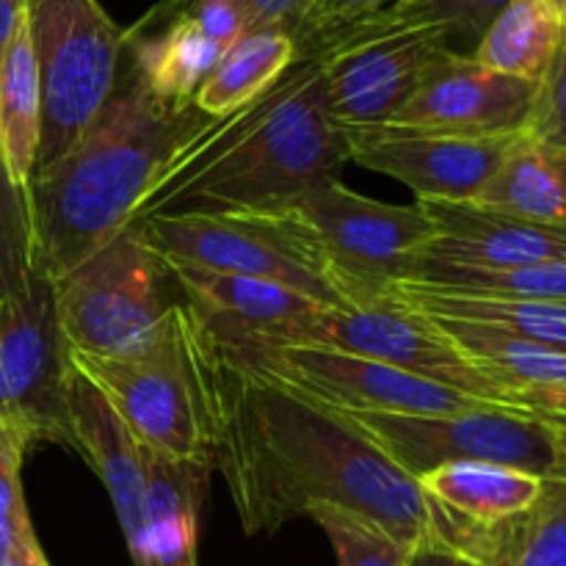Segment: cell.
Here are the masks:
<instances>
[{"mask_svg": "<svg viewBox=\"0 0 566 566\" xmlns=\"http://www.w3.org/2000/svg\"><path fill=\"white\" fill-rule=\"evenodd\" d=\"M144 470L155 566H199V512L213 464L144 451Z\"/></svg>", "mask_w": 566, "mask_h": 566, "instance_id": "21", "label": "cell"}, {"mask_svg": "<svg viewBox=\"0 0 566 566\" xmlns=\"http://www.w3.org/2000/svg\"><path fill=\"white\" fill-rule=\"evenodd\" d=\"M534 97L536 83L490 70L470 53L448 50L387 125L464 138L520 136L528 127Z\"/></svg>", "mask_w": 566, "mask_h": 566, "instance_id": "15", "label": "cell"}, {"mask_svg": "<svg viewBox=\"0 0 566 566\" xmlns=\"http://www.w3.org/2000/svg\"><path fill=\"white\" fill-rule=\"evenodd\" d=\"M346 415L412 479L448 462H490L566 484V418L556 415L509 403L448 415Z\"/></svg>", "mask_w": 566, "mask_h": 566, "instance_id": "5", "label": "cell"}, {"mask_svg": "<svg viewBox=\"0 0 566 566\" xmlns=\"http://www.w3.org/2000/svg\"><path fill=\"white\" fill-rule=\"evenodd\" d=\"M420 3L423 0H307L291 33L296 61H315L359 33L418 20Z\"/></svg>", "mask_w": 566, "mask_h": 566, "instance_id": "29", "label": "cell"}, {"mask_svg": "<svg viewBox=\"0 0 566 566\" xmlns=\"http://www.w3.org/2000/svg\"><path fill=\"white\" fill-rule=\"evenodd\" d=\"M202 381L213 470L249 536L276 534L318 506H343L412 547L442 542L440 506L346 412L254 374L208 332Z\"/></svg>", "mask_w": 566, "mask_h": 566, "instance_id": "1", "label": "cell"}, {"mask_svg": "<svg viewBox=\"0 0 566 566\" xmlns=\"http://www.w3.org/2000/svg\"><path fill=\"white\" fill-rule=\"evenodd\" d=\"M202 352V321L186 302H177L160 335L138 354L103 359L70 352V359L144 451L213 464Z\"/></svg>", "mask_w": 566, "mask_h": 566, "instance_id": "4", "label": "cell"}, {"mask_svg": "<svg viewBox=\"0 0 566 566\" xmlns=\"http://www.w3.org/2000/svg\"><path fill=\"white\" fill-rule=\"evenodd\" d=\"M171 276L136 227L111 238L77 269L55 280V307L72 354L130 357L160 335Z\"/></svg>", "mask_w": 566, "mask_h": 566, "instance_id": "8", "label": "cell"}, {"mask_svg": "<svg viewBox=\"0 0 566 566\" xmlns=\"http://www.w3.org/2000/svg\"><path fill=\"white\" fill-rule=\"evenodd\" d=\"M249 31L293 33L307 0H241Z\"/></svg>", "mask_w": 566, "mask_h": 566, "instance_id": "37", "label": "cell"}, {"mask_svg": "<svg viewBox=\"0 0 566 566\" xmlns=\"http://www.w3.org/2000/svg\"><path fill=\"white\" fill-rule=\"evenodd\" d=\"M418 205L434 224V238L418 263L468 265V269L566 263V230L562 227L534 224L473 202L418 199Z\"/></svg>", "mask_w": 566, "mask_h": 566, "instance_id": "17", "label": "cell"}, {"mask_svg": "<svg viewBox=\"0 0 566 566\" xmlns=\"http://www.w3.org/2000/svg\"><path fill=\"white\" fill-rule=\"evenodd\" d=\"M70 446L88 459L105 484L133 566H155L147 525V470L144 451L103 392L72 365L66 387Z\"/></svg>", "mask_w": 566, "mask_h": 566, "instance_id": "16", "label": "cell"}, {"mask_svg": "<svg viewBox=\"0 0 566 566\" xmlns=\"http://www.w3.org/2000/svg\"><path fill=\"white\" fill-rule=\"evenodd\" d=\"M20 553H28V551H22V547L17 545V542L11 539V536L6 534L3 528H0V564H6V562H9V558L20 556ZM39 553H42V551H39Z\"/></svg>", "mask_w": 566, "mask_h": 566, "instance_id": "41", "label": "cell"}, {"mask_svg": "<svg viewBox=\"0 0 566 566\" xmlns=\"http://www.w3.org/2000/svg\"><path fill=\"white\" fill-rule=\"evenodd\" d=\"M213 122L197 105L155 99L122 66L81 142L28 182L33 269L61 280L127 230L149 188Z\"/></svg>", "mask_w": 566, "mask_h": 566, "instance_id": "2", "label": "cell"}, {"mask_svg": "<svg viewBox=\"0 0 566 566\" xmlns=\"http://www.w3.org/2000/svg\"><path fill=\"white\" fill-rule=\"evenodd\" d=\"M241 346L332 348V352L392 365L481 401L509 403L506 392L479 374L459 354V348L431 324V318L403 307L390 296L359 307H318L315 313L280 326L263 340L241 343Z\"/></svg>", "mask_w": 566, "mask_h": 566, "instance_id": "10", "label": "cell"}, {"mask_svg": "<svg viewBox=\"0 0 566 566\" xmlns=\"http://www.w3.org/2000/svg\"><path fill=\"white\" fill-rule=\"evenodd\" d=\"M547 3L553 6V11H556L558 20H562V25L566 28V0H547Z\"/></svg>", "mask_w": 566, "mask_h": 566, "instance_id": "43", "label": "cell"}, {"mask_svg": "<svg viewBox=\"0 0 566 566\" xmlns=\"http://www.w3.org/2000/svg\"><path fill=\"white\" fill-rule=\"evenodd\" d=\"M403 282L448 293L486 298H558L566 302V263L517 269H468V265L418 263Z\"/></svg>", "mask_w": 566, "mask_h": 566, "instance_id": "30", "label": "cell"}, {"mask_svg": "<svg viewBox=\"0 0 566 566\" xmlns=\"http://www.w3.org/2000/svg\"><path fill=\"white\" fill-rule=\"evenodd\" d=\"M451 31L434 20H407L346 39L315 59L332 122L343 130L387 125L418 92Z\"/></svg>", "mask_w": 566, "mask_h": 566, "instance_id": "13", "label": "cell"}, {"mask_svg": "<svg viewBox=\"0 0 566 566\" xmlns=\"http://www.w3.org/2000/svg\"><path fill=\"white\" fill-rule=\"evenodd\" d=\"M136 227L166 263L274 280L326 307H346L329 269L291 210L153 216Z\"/></svg>", "mask_w": 566, "mask_h": 566, "instance_id": "9", "label": "cell"}, {"mask_svg": "<svg viewBox=\"0 0 566 566\" xmlns=\"http://www.w3.org/2000/svg\"><path fill=\"white\" fill-rule=\"evenodd\" d=\"M337 556V566H407L415 547L365 514L343 506H318L310 517Z\"/></svg>", "mask_w": 566, "mask_h": 566, "instance_id": "31", "label": "cell"}, {"mask_svg": "<svg viewBox=\"0 0 566 566\" xmlns=\"http://www.w3.org/2000/svg\"><path fill=\"white\" fill-rule=\"evenodd\" d=\"M213 340V337H210ZM216 343V340H213ZM254 374L326 403L337 412L448 415L475 409L481 398L437 385L423 376L354 354L315 346H221Z\"/></svg>", "mask_w": 566, "mask_h": 566, "instance_id": "12", "label": "cell"}, {"mask_svg": "<svg viewBox=\"0 0 566 566\" xmlns=\"http://www.w3.org/2000/svg\"><path fill=\"white\" fill-rule=\"evenodd\" d=\"M525 136L566 153V31L553 64L536 83L534 108H531Z\"/></svg>", "mask_w": 566, "mask_h": 566, "instance_id": "34", "label": "cell"}, {"mask_svg": "<svg viewBox=\"0 0 566 566\" xmlns=\"http://www.w3.org/2000/svg\"><path fill=\"white\" fill-rule=\"evenodd\" d=\"M224 50L175 6H155L144 20L125 31L127 72L166 105H193Z\"/></svg>", "mask_w": 566, "mask_h": 566, "instance_id": "19", "label": "cell"}, {"mask_svg": "<svg viewBox=\"0 0 566 566\" xmlns=\"http://www.w3.org/2000/svg\"><path fill=\"white\" fill-rule=\"evenodd\" d=\"M72 359L55 307V285L33 269L25 285L0 302V423L28 446H70L66 387Z\"/></svg>", "mask_w": 566, "mask_h": 566, "instance_id": "11", "label": "cell"}, {"mask_svg": "<svg viewBox=\"0 0 566 566\" xmlns=\"http://www.w3.org/2000/svg\"><path fill=\"white\" fill-rule=\"evenodd\" d=\"M512 407L534 409V412L566 418V385L528 387V390L512 392Z\"/></svg>", "mask_w": 566, "mask_h": 566, "instance_id": "38", "label": "cell"}, {"mask_svg": "<svg viewBox=\"0 0 566 566\" xmlns=\"http://www.w3.org/2000/svg\"><path fill=\"white\" fill-rule=\"evenodd\" d=\"M42 142V92L33 55L28 11H20L14 33L0 59V155L17 186L28 188Z\"/></svg>", "mask_w": 566, "mask_h": 566, "instance_id": "26", "label": "cell"}, {"mask_svg": "<svg viewBox=\"0 0 566 566\" xmlns=\"http://www.w3.org/2000/svg\"><path fill=\"white\" fill-rule=\"evenodd\" d=\"M387 296L423 315L490 324L566 354V302H558V298L464 296V293L437 291L418 282H396L387 287Z\"/></svg>", "mask_w": 566, "mask_h": 566, "instance_id": "24", "label": "cell"}, {"mask_svg": "<svg viewBox=\"0 0 566 566\" xmlns=\"http://www.w3.org/2000/svg\"><path fill=\"white\" fill-rule=\"evenodd\" d=\"M512 0H423L418 17L442 22L451 31V39L479 42L497 11Z\"/></svg>", "mask_w": 566, "mask_h": 566, "instance_id": "35", "label": "cell"}, {"mask_svg": "<svg viewBox=\"0 0 566 566\" xmlns=\"http://www.w3.org/2000/svg\"><path fill=\"white\" fill-rule=\"evenodd\" d=\"M514 142L517 136L464 138L398 125L346 130L348 160L403 182L429 202H473Z\"/></svg>", "mask_w": 566, "mask_h": 566, "instance_id": "14", "label": "cell"}, {"mask_svg": "<svg viewBox=\"0 0 566 566\" xmlns=\"http://www.w3.org/2000/svg\"><path fill=\"white\" fill-rule=\"evenodd\" d=\"M426 318H431V324L459 348V354L479 374H484L506 392L509 403H512V392L517 390L566 385L564 352L539 346L490 324L440 318V315H426Z\"/></svg>", "mask_w": 566, "mask_h": 566, "instance_id": "25", "label": "cell"}, {"mask_svg": "<svg viewBox=\"0 0 566 566\" xmlns=\"http://www.w3.org/2000/svg\"><path fill=\"white\" fill-rule=\"evenodd\" d=\"M566 28L547 0H512L473 48V59L503 75L539 83L553 64Z\"/></svg>", "mask_w": 566, "mask_h": 566, "instance_id": "28", "label": "cell"}, {"mask_svg": "<svg viewBox=\"0 0 566 566\" xmlns=\"http://www.w3.org/2000/svg\"><path fill=\"white\" fill-rule=\"evenodd\" d=\"M166 263V260H164ZM182 302L197 313L205 332L221 346H241L269 337L280 326L315 313L326 304L274 280L166 263Z\"/></svg>", "mask_w": 566, "mask_h": 566, "instance_id": "18", "label": "cell"}, {"mask_svg": "<svg viewBox=\"0 0 566 566\" xmlns=\"http://www.w3.org/2000/svg\"><path fill=\"white\" fill-rule=\"evenodd\" d=\"M296 64V44L285 31H247L221 53L193 105L210 119H224L269 92Z\"/></svg>", "mask_w": 566, "mask_h": 566, "instance_id": "27", "label": "cell"}, {"mask_svg": "<svg viewBox=\"0 0 566 566\" xmlns=\"http://www.w3.org/2000/svg\"><path fill=\"white\" fill-rule=\"evenodd\" d=\"M28 440L20 431L0 423V528L28 553H39L42 545L36 539L31 517H28L25 495H22V457L28 451Z\"/></svg>", "mask_w": 566, "mask_h": 566, "instance_id": "33", "label": "cell"}, {"mask_svg": "<svg viewBox=\"0 0 566 566\" xmlns=\"http://www.w3.org/2000/svg\"><path fill=\"white\" fill-rule=\"evenodd\" d=\"M431 503L470 525H497L528 512L547 481L490 462H448L418 479Z\"/></svg>", "mask_w": 566, "mask_h": 566, "instance_id": "22", "label": "cell"}, {"mask_svg": "<svg viewBox=\"0 0 566 566\" xmlns=\"http://www.w3.org/2000/svg\"><path fill=\"white\" fill-rule=\"evenodd\" d=\"M446 542L484 566H566V484H545L528 512L497 525L446 512Z\"/></svg>", "mask_w": 566, "mask_h": 566, "instance_id": "20", "label": "cell"}, {"mask_svg": "<svg viewBox=\"0 0 566 566\" xmlns=\"http://www.w3.org/2000/svg\"><path fill=\"white\" fill-rule=\"evenodd\" d=\"M180 14L191 17L221 50L235 44L249 31L241 0H169Z\"/></svg>", "mask_w": 566, "mask_h": 566, "instance_id": "36", "label": "cell"}, {"mask_svg": "<svg viewBox=\"0 0 566 566\" xmlns=\"http://www.w3.org/2000/svg\"><path fill=\"white\" fill-rule=\"evenodd\" d=\"M0 566H50V564L48 558H44V553H20V556L9 558V562Z\"/></svg>", "mask_w": 566, "mask_h": 566, "instance_id": "42", "label": "cell"}, {"mask_svg": "<svg viewBox=\"0 0 566 566\" xmlns=\"http://www.w3.org/2000/svg\"><path fill=\"white\" fill-rule=\"evenodd\" d=\"M33 271V235L25 188L11 180L0 155V302L25 285Z\"/></svg>", "mask_w": 566, "mask_h": 566, "instance_id": "32", "label": "cell"}, {"mask_svg": "<svg viewBox=\"0 0 566 566\" xmlns=\"http://www.w3.org/2000/svg\"><path fill=\"white\" fill-rule=\"evenodd\" d=\"M348 160L346 130L332 122L315 61H296L274 86L216 119L133 213H249L285 208Z\"/></svg>", "mask_w": 566, "mask_h": 566, "instance_id": "3", "label": "cell"}, {"mask_svg": "<svg viewBox=\"0 0 566 566\" xmlns=\"http://www.w3.org/2000/svg\"><path fill=\"white\" fill-rule=\"evenodd\" d=\"M22 9H25V0H0V59H3L6 44H9L11 33H14Z\"/></svg>", "mask_w": 566, "mask_h": 566, "instance_id": "40", "label": "cell"}, {"mask_svg": "<svg viewBox=\"0 0 566 566\" xmlns=\"http://www.w3.org/2000/svg\"><path fill=\"white\" fill-rule=\"evenodd\" d=\"M473 205L566 230V153L523 133Z\"/></svg>", "mask_w": 566, "mask_h": 566, "instance_id": "23", "label": "cell"}, {"mask_svg": "<svg viewBox=\"0 0 566 566\" xmlns=\"http://www.w3.org/2000/svg\"><path fill=\"white\" fill-rule=\"evenodd\" d=\"M287 210L324 258L346 307L381 302L434 238V224L418 202H379L337 177L310 188Z\"/></svg>", "mask_w": 566, "mask_h": 566, "instance_id": "7", "label": "cell"}, {"mask_svg": "<svg viewBox=\"0 0 566 566\" xmlns=\"http://www.w3.org/2000/svg\"><path fill=\"white\" fill-rule=\"evenodd\" d=\"M407 566H484L468 553L457 551V547L446 545V542H429V545L415 547L409 556Z\"/></svg>", "mask_w": 566, "mask_h": 566, "instance_id": "39", "label": "cell"}, {"mask_svg": "<svg viewBox=\"0 0 566 566\" xmlns=\"http://www.w3.org/2000/svg\"><path fill=\"white\" fill-rule=\"evenodd\" d=\"M42 92L36 169L64 158L94 125L116 86L125 31L97 0H25Z\"/></svg>", "mask_w": 566, "mask_h": 566, "instance_id": "6", "label": "cell"}]
</instances>
